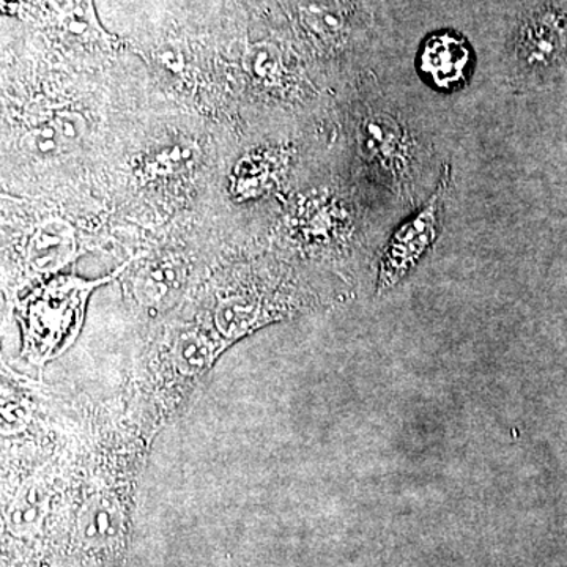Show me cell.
<instances>
[{
	"label": "cell",
	"mask_w": 567,
	"mask_h": 567,
	"mask_svg": "<svg viewBox=\"0 0 567 567\" xmlns=\"http://www.w3.org/2000/svg\"><path fill=\"white\" fill-rule=\"evenodd\" d=\"M450 183L451 169L446 167L431 199L391 237L380 264L379 290L390 289L401 281L436 240Z\"/></svg>",
	"instance_id": "cell-4"
},
{
	"label": "cell",
	"mask_w": 567,
	"mask_h": 567,
	"mask_svg": "<svg viewBox=\"0 0 567 567\" xmlns=\"http://www.w3.org/2000/svg\"><path fill=\"white\" fill-rule=\"evenodd\" d=\"M245 65L254 80L267 87H281L284 85V61L281 52L275 44H254L251 50L246 52Z\"/></svg>",
	"instance_id": "cell-12"
},
{
	"label": "cell",
	"mask_w": 567,
	"mask_h": 567,
	"mask_svg": "<svg viewBox=\"0 0 567 567\" xmlns=\"http://www.w3.org/2000/svg\"><path fill=\"white\" fill-rule=\"evenodd\" d=\"M189 159H192L189 148L181 145L163 148L145 159L144 173L152 178L169 177V175L182 173L188 166Z\"/></svg>",
	"instance_id": "cell-14"
},
{
	"label": "cell",
	"mask_w": 567,
	"mask_h": 567,
	"mask_svg": "<svg viewBox=\"0 0 567 567\" xmlns=\"http://www.w3.org/2000/svg\"><path fill=\"white\" fill-rule=\"evenodd\" d=\"M52 122L58 126L63 142L66 147L73 148L74 145L80 144L85 134V121L81 114L73 111H58L52 115Z\"/></svg>",
	"instance_id": "cell-15"
},
{
	"label": "cell",
	"mask_w": 567,
	"mask_h": 567,
	"mask_svg": "<svg viewBox=\"0 0 567 567\" xmlns=\"http://www.w3.org/2000/svg\"><path fill=\"white\" fill-rule=\"evenodd\" d=\"M24 147L28 148L32 155L41 156V158H48V156L61 155L63 152H69L65 142H63L61 133H59L58 126L54 125L52 118L39 123L37 126H32L28 133L24 134V141H22Z\"/></svg>",
	"instance_id": "cell-13"
},
{
	"label": "cell",
	"mask_w": 567,
	"mask_h": 567,
	"mask_svg": "<svg viewBox=\"0 0 567 567\" xmlns=\"http://www.w3.org/2000/svg\"><path fill=\"white\" fill-rule=\"evenodd\" d=\"M58 31L71 43L85 48H110V39L100 28L92 0H69L55 18Z\"/></svg>",
	"instance_id": "cell-11"
},
{
	"label": "cell",
	"mask_w": 567,
	"mask_h": 567,
	"mask_svg": "<svg viewBox=\"0 0 567 567\" xmlns=\"http://www.w3.org/2000/svg\"><path fill=\"white\" fill-rule=\"evenodd\" d=\"M360 144L364 158L390 177H401L409 167V140L388 114H371L364 118Z\"/></svg>",
	"instance_id": "cell-9"
},
{
	"label": "cell",
	"mask_w": 567,
	"mask_h": 567,
	"mask_svg": "<svg viewBox=\"0 0 567 567\" xmlns=\"http://www.w3.org/2000/svg\"><path fill=\"white\" fill-rule=\"evenodd\" d=\"M297 308L298 297L289 282L246 267L216 276L210 293L205 292L194 306L230 347Z\"/></svg>",
	"instance_id": "cell-3"
},
{
	"label": "cell",
	"mask_w": 567,
	"mask_h": 567,
	"mask_svg": "<svg viewBox=\"0 0 567 567\" xmlns=\"http://www.w3.org/2000/svg\"><path fill=\"white\" fill-rule=\"evenodd\" d=\"M289 156L279 148H267L245 155L230 175V192L237 199H256L274 189L286 173Z\"/></svg>",
	"instance_id": "cell-10"
},
{
	"label": "cell",
	"mask_w": 567,
	"mask_h": 567,
	"mask_svg": "<svg viewBox=\"0 0 567 567\" xmlns=\"http://www.w3.org/2000/svg\"><path fill=\"white\" fill-rule=\"evenodd\" d=\"M136 267L126 278V295L142 315L158 319L181 303L189 282V262L178 252L134 256Z\"/></svg>",
	"instance_id": "cell-5"
},
{
	"label": "cell",
	"mask_w": 567,
	"mask_h": 567,
	"mask_svg": "<svg viewBox=\"0 0 567 567\" xmlns=\"http://www.w3.org/2000/svg\"><path fill=\"white\" fill-rule=\"evenodd\" d=\"M128 264L99 279L55 275L33 284L17 303L22 363L44 368L65 353L81 333L93 292L122 276Z\"/></svg>",
	"instance_id": "cell-2"
},
{
	"label": "cell",
	"mask_w": 567,
	"mask_h": 567,
	"mask_svg": "<svg viewBox=\"0 0 567 567\" xmlns=\"http://www.w3.org/2000/svg\"><path fill=\"white\" fill-rule=\"evenodd\" d=\"M472 59V50L462 37L440 32L425 40L420 52V66L435 87L454 91L468 78Z\"/></svg>",
	"instance_id": "cell-8"
},
{
	"label": "cell",
	"mask_w": 567,
	"mask_h": 567,
	"mask_svg": "<svg viewBox=\"0 0 567 567\" xmlns=\"http://www.w3.org/2000/svg\"><path fill=\"white\" fill-rule=\"evenodd\" d=\"M230 346L193 309L166 320L134 358L121 393L126 409L152 440L173 423L200 380Z\"/></svg>",
	"instance_id": "cell-1"
},
{
	"label": "cell",
	"mask_w": 567,
	"mask_h": 567,
	"mask_svg": "<svg viewBox=\"0 0 567 567\" xmlns=\"http://www.w3.org/2000/svg\"><path fill=\"white\" fill-rule=\"evenodd\" d=\"M80 254L76 230L61 218L37 224L22 244L20 270L25 281L40 282L59 275Z\"/></svg>",
	"instance_id": "cell-7"
},
{
	"label": "cell",
	"mask_w": 567,
	"mask_h": 567,
	"mask_svg": "<svg viewBox=\"0 0 567 567\" xmlns=\"http://www.w3.org/2000/svg\"><path fill=\"white\" fill-rule=\"evenodd\" d=\"M517 58L539 76H551L567 65V14L555 6L540 7L522 22Z\"/></svg>",
	"instance_id": "cell-6"
}]
</instances>
